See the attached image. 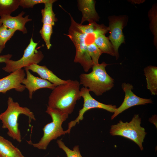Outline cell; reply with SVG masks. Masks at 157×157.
Wrapping results in <instances>:
<instances>
[{"label":"cell","instance_id":"6da1fadb","mask_svg":"<svg viewBox=\"0 0 157 157\" xmlns=\"http://www.w3.org/2000/svg\"><path fill=\"white\" fill-rule=\"evenodd\" d=\"M80 84L69 79L64 84L56 86L49 96L48 106L68 115L73 111L76 101L81 98Z\"/></svg>","mask_w":157,"mask_h":157},{"label":"cell","instance_id":"7a4b0ae2","mask_svg":"<svg viewBox=\"0 0 157 157\" xmlns=\"http://www.w3.org/2000/svg\"><path fill=\"white\" fill-rule=\"evenodd\" d=\"M6 110L0 114V120L2 124V128L8 129L7 134L9 137L20 142L21 136L18 122L19 115L23 114L27 116L31 122L32 120H36L35 115L30 109L20 106L10 97L8 98Z\"/></svg>","mask_w":157,"mask_h":157},{"label":"cell","instance_id":"3957f363","mask_svg":"<svg viewBox=\"0 0 157 157\" xmlns=\"http://www.w3.org/2000/svg\"><path fill=\"white\" fill-rule=\"evenodd\" d=\"M108 65L104 62L94 65L91 72L81 74L79 76L80 85L97 96L111 89L114 86V79L106 72L105 67Z\"/></svg>","mask_w":157,"mask_h":157},{"label":"cell","instance_id":"277c9868","mask_svg":"<svg viewBox=\"0 0 157 157\" xmlns=\"http://www.w3.org/2000/svg\"><path fill=\"white\" fill-rule=\"evenodd\" d=\"M46 112L51 116L52 121L45 125L42 129L43 136L38 143L27 141L28 144L39 149L46 150L51 141L67 133L66 131H63L62 126L68 118L69 115L47 106Z\"/></svg>","mask_w":157,"mask_h":157},{"label":"cell","instance_id":"5b68a950","mask_svg":"<svg viewBox=\"0 0 157 157\" xmlns=\"http://www.w3.org/2000/svg\"><path fill=\"white\" fill-rule=\"evenodd\" d=\"M71 24L67 35L73 42L76 49L74 62L79 63L84 71L87 72L94 64L88 53L86 38L87 34L82 32L77 27L76 22L69 14Z\"/></svg>","mask_w":157,"mask_h":157},{"label":"cell","instance_id":"8992f818","mask_svg":"<svg viewBox=\"0 0 157 157\" xmlns=\"http://www.w3.org/2000/svg\"><path fill=\"white\" fill-rule=\"evenodd\" d=\"M141 120L138 114L134 115L129 122L120 120L116 124L111 126L110 133L113 136H120L132 140L142 151V143L147 133L145 129L140 126Z\"/></svg>","mask_w":157,"mask_h":157},{"label":"cell","instance_id":"52a82bcc","mask_svg":"<svg viewBox=\"0 0 157 157\" xmlns=\"http://www.w3.org/2000/svg\"><path fill=\"white\" fill-rule=\"evenodd\" d=\"M38 44V43L35 42L32 37L29 44L24 50L22 57L16 61L8 60L5 63L6 66L2 69L6 72L11 73L23 67L39 63L44 56L41 51L36 49Z\"/></svg>","mask_w":157,"mask_h":157},{"label":"cell","instance_id":"ba28073f","mask_svg":"<svg viewBox=\"0 0 157 157\" xmlns=\"http://www.w3.org/2000/svg\"><path fill=\"white\" fill-rule=\"evenodd\" d=\"M80 91L81 96L84 100L83 107L79 110L78 115L77 118L68 123V129L66 131L67 133H69L72 128L75 126L77 123L79 124L80 121L83 119L85 113L89 110L99 108L114 113L117 108L115 105L105 104L95 100L91 96L89 90L86 88L82 87L80 89Z\"/></svg>","mask_w":157,"mask_h":157},{"label":"cell","instance_id":"9c48e42d","mask_svg":"<svg viewBox=\"0 0 157 157\" xmlns=\"http://www.w3.org/2000/svg\"><path fill=\"white\" fill-rule=\"evenodd\" d=\"M108 30L110 35L109 39L112 43L117 59L119 57L118 49L124 42V38L122 30L125 24V20L123 17L113 16L109 18Z\"/></svg>","mask_w":157,"mask_h":157},{"label":"cell","instance_id":"30bf717a","mask_svg":"<svg viewBox=\"0 0 157 157\" xmlns=\"http://www.w3.org/2000/svg\"><path fill=\"white\" fill-rule=\"evenodd\" d=\"M122 88L125 95L124 100L120 106L116 109L111 117L113 119L120 113L129 108L138 105H144L152 103L151 99L142 98L135 95L132 91L133 86L129 83H122Z\"/></svg>","mask_w":157,"mask_h":157},{"label":"cell","instance_id":"8fae6325","mask_svg":"<svg viewBox=\"0 0 157 157\" xmlns=\"http://www.w3.org/2000/svg\"><path fill=\"white\" fill-rule=\"evenodd\" d=\"M26 73L21 69L12 72L8 76L0 79V92L6 93L7 91L14 89L18 92H22L25 89L22 84Z\"/></svg>","mask_w":157,"mask_h":157},{"label":"cell","instance_id":"7c38bea8","mask_svg":"<svg viewBox=\"0 0 157 157\" xmlns=\"http://www.w3.org/2000/svg\"><path fill=\"white\" fill-rule=\"evenodd\" d=\"M25 70L26 76L23 80L22 84L28 89L30 99H32L33 93L39 89L48 88L53 90L57 86L47 80L35 76L31 73L29 70Z\"/></svg>","mask_w":157,"mask_h":157},{"label":"cell","instance_id":"4fadbf2b","mask_svg":"<svg viewBox=\"0 0 157 157\" xmlns=\"http://www.w3.org/2000/svg\"><path fill=\"white\" fill-rule=\"evenodd\" d=\"M25 12L22 11L17 15L13 17L11 15H4L1 17L0 20L3 24L7 28L22 32L23 34H26L27 30L25 25L28 22L32 20L29 18V15L23 17Z\"/></svg>","mask_w":157,"mask_h":157},{"label":"cell","instance_id":"5bb4252c","mask_svg":"<svg viewBox=\"0 0 157 157\" xmlns=\"http://www.w3.org/2000/svg\"><path fill=\"white\" fill-rule=\"evenodd\" d=\"M95 1L93 0H77L78 9L82 13L81 24L88 21L89 23L99 21V17L95 8Z\"/></svg>","mask_w":157,"mask_h":157},{"label":"cell","instance_id":"9a60e30c","mask_svg":"<svg viewBox=\"0 0 157 157\" xmlns=\"http://www.w3.org/2000/svg\"><path fill=\"white\" fill-rule=\"evenodd\" d=\"M37 73L41 78L47 80L56 86L67 83L68 80H63L58 77L45 65L33 64L24 68Z\"/></svg>","mask_w":157,"mask_h":157},{"label":"cell","instance_id":"2e32d148","mask_svg":"<svg viewBox=\"0 0 157 157\" xmlns=\"http://www.w3.org/2000/svg\"><path fill=\"white\" fill-rule=\"evenodd\" d=\"M0 156L1 157H25L12 143L0 135Z\"/></svg>","mask_w":157,"mask_h":157},{"label":"cell","instance_id":"e0dca14e","mask_svg":"<svg viewBox=\"0 0 157 157\" xmlns=\"http://www.w3.org/2000/svg\"><path fill=\"white\" fill-rule=\"evenodd\" d=\"M144 74L146 77L147 87L151 94H157V67L148 66L144 69Z\"/></svg>","mask_w":157,"mask_h":157},{"label":"cell","instance_id":"ac0fdd59","mask_svg":"<svg viewBox=\"0 0 157 157\" xmlns=\"http://www.w3.org/2000/svg\"><path fill=\"white\" fill-rule=\"evenodd\" d=\"M56 0H50L44 3V8L41 10L42 15L41 22L43 24H48L53 26L57 21L56 15L53 10V3L56 1Z\"/></svg>","mask_w":157,"mask_h":157},{"label":"cell","instance_id":"d6986e66","mask_svg":"<svg viewBox=\"0 0 157 157\" xmlns=\"http://www.w3.org/2000/svg\"><path fill=\"white\" fill-rule=\"evenodd\" d=\"M94 43L102 53H106L115 56L113 45L110 41L108 38L106 36L105 34H102L97 37L94 40Z\"/></svg>","mask_w":157,"mask_h":157},{"label":"cell","instance_id":"ffe728a7","mask_svg":"<svg viewBox=\"0 0 157 157\" xmlns=\"http://www.w3.org/2000/svg\"><path fill=\"white\" fill-rule=\"evenodd\" d=\"M20 0H0V17L10 15L20 6Z\"/></svg>","mask_w":157,"mask_h":157},{"label":"cell","instance_id":"44dd1931","mask_svg":"<svg viewBox=\"0 0 157 157\" xmlns=\"http://www.w3.org/2000/svg\"><path fill=\"white\" fill-rule=\"evenodd\" d=\"M16 31L7 28L3 24L0 27V47L2 51L6 42L13 35Z\"/></svg>","mask_w":157,"mask_h":157},{"label":"cell","instance_id":"7402d4cb","mask_svg":"<svg viewBox=\"0 0 157 157\" xmlns=\"http://www.w3.org/2000/svg\"><path fill=\"white\" fill-rule=\"evenodd\" d=\"M53 26L48 24H43L41 29L40 31L41 36L44 40L48 49H49L51 46L50 39L53 33Z\"/></svg>","mask_w":157,"mask_h":157},{"label":"cell","instance_id":"603a6c76","mask_svg":"<svg viewBox=\"0 0 157 157\" xmlns=\"http://www.w3.org/2000/svg\"><path fill=\"white\" fill-rule=\"evenodd\" d=\"M59 147L63 150L66 153L67 157H83L80 151L79 146H75L72 150L66 146L61 140L57 141Z\"/></svg>","mask_w":157,"mask_h":157},{"label":"cell","instance_id":"cb8c5ba5","mask_svg":"<svg viewBox=\"0 0 157 157\" xmlns=\"http://www.w3.org/2000/svg\"><path fill=\"white\" fill-rule=\"evenodd\" d=\"M87 47L88 53L94 65L99 64V58L102 53L101 51L94 43L87 45Z\"/></svg>","mask_w":157,"mask_h":157},{"label":"cell","instance_id":"d4e9b609","mask_svg":"<svg viewBox=\"0 0 157 157\" xmlns=\"http://www.w3.org/2000/svg\"><path fill=\"white\" fill-rule=\"evenodd\" d=\"M50 0H20V6L23 8H32L35 5L45 3Z\"/></svg>","mask_w":157,"mask_h":157},{"label":"cell","instance_id":"484cf974","mask_svg":"<svg viewBox=\"0 0 157 157\" xmlns=\"http://www.w3.org/2000/svg\"><path fill=\"white\" fill-rule=\"evenodd\" d=\"M12 56V54H9L0 56V63H5L7 60L10 59Z\"/></svg>","mask_w":157,"mask_h":157},{"label":"cell","instance_id":"4316f807","mask_svg":"<svg viewBox=\"0 0 157 157\" xmlns=\"http://www.w3.org/2000/svg\"><path fill=\"white\" fill-rule=\"evenodd\" d=\"M2 23L1 22V21H0V27L2 25ZM2 51V49H1V47H0V54L1 53Z\"/></svg>","mask_w":157,"mask_h":157},{"label":"cell","instance_id":"83f0119b","mask_svg":"<svg viewBox=\"0 0 157 157\" xmlns=\"http://www.w3.org/2000/svg\"><path fill=\"white\" fill-rule=\"evenodd\" d=\"M0 157H1L0 156Z\"/></svg>","mask_w":157,"mask_h":157}]
</instances>
